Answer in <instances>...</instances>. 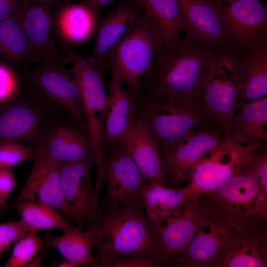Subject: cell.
Returning a JSON list of instances; mask_svg holds the SVG:
<instances>
[{
  "instance_id": "1",
  "label": "cell",
  "mask_w": 267,
  "mask_h": 267,
  "mask_svg": "<svg viewBox=\"0 0 267 267\" xmlns=\"http://www.w3.org/2000/svg\"><path fill=\"white\" fill-rule=\"evenodd\" d=\"M215 47L185 37L162 44L141 80L143 93L162 91L179 96H200L210 69L219 53Z\"/></svg>"
},
{
  "instance_id": "2",
  "label": "cell",
  "mask_w": 267,
  "mask_h": 267,
  "mask_svg": "<svg viewBox=\"0 0 267 267\" xmlns=\"http://www.w3.org/2000/svg\"><path fill=\"white\" fill-rule=\"evenodd\" d=\"M85 232L96 250L93 263L144 253L159 256V236L143 204L98 207Z\"/></svg>"
},
{
  "instance_id": "3",
  "label": "cell",
  "mask_w": 267,
  "mask_h": 267,
  "mask_svg": "<svg viewBox=\"0 0 267 267\" xmlns=\"http://www.w3.org/2000/svg\"><path fill=\"white\" fill-rule=\"evenodd\" d=\"M134 107V119L146 125L160 153L175 146L192 130L214 126L208 117L200 96H179L159 91L149 92L137 98Z\"/></svg>"
},
{
  "instance_id": "4",
  "label": "cell",
  "mask_w": 267,
  "mask_h": 267,
  "mask_svg": "<svg viewBox=\"0 0 267 267\" xmlns=\"http://www.w3.org/2000/svg\"><path fill=\"white\" fill-rule=\"evenodd\" d=\"M200 198L209 212L232 231L267 225V192L244 168Z\"/></svg>"
},
{
  "instance_id": "5",
  "label": "cell",
  "mask_w": 267,
  "mask_h": 267,
  "mask_svg": "<svg viewBox=\"0 0 267 267\" xmlns=\"http://www.w3.org/2000/svg\"><path fill=\"white\" fill-rule=\"evenodd\" d=\"M69 117L61 107L25 81L20 95L0 106V142L16 141L35 148L55 124Z\"/></svg>"
},
{
  "instance_id": "6",
  "label": "cell",
  "mask_w": 267,
  "mask_h": 267,
  "mask_svg": "<svg viewBox=\"0 0 267 267\" xmlns=\"http://www.w3.org/2000/svg\"><path fill=\"white\" fill-rule=\"evenodd\" d=\"M61 46L72 64L71 69L79 90L81 111L87 125L88 134L93 148L97 168L95 189L100 191L104 184L102 166L104 122L109 102L104 81L105 71L79 54L73 45L63 44Z\"/></svg>"
},
{
  "instance_id": "7",
  "label": "cell",
  "mask_w": 267,
  "mask_h": 267,
  "mask_svg": "<svg viewBox=\"0 0 267 267\" xmlns=\"http://www.w3.org/2000/svg\"><path fill=\"white\" fill-rule=\"evenodd\" d=\"M162 44L144 12L142 20L106 55V63L111 69V75L126 83L128 89L136 98L142 94L141 80L150 69Z\"/></svg>"
},
{
  "instance_id": "8",
  "label": "cell",
  "mask_w": 267,
  "mask_h": 267,
  "mask_svg": "<svg viewBox=\"0 0 267 267\" xmlns=\"http://www.w3.org/2000/svg\"><path fill=\"white\" fill-rule=\"evenodd\" d=\"M67 56L57 53L55 47L45 53L38 66L22 74L24 80L61 107L88 134L87 125L82 114L79 90Z\"/></svg>"
},
{
  "instance_id": "9",
  "label": "cell",
  "mask_w": 267,
  "mask_h": 267,
  "mask_svg": "<svg viewBox=\"0 0 267 267\" xmlns=\"http://www.w3.org/2000/svg\"><path fill=\"white\" fill-rule=\"evenodd\" d=\"M241 79L235 54L220 52L213 63L200 98L209 119L225 135L238 103Z\"/></svg>"
},
{
  "instance_id": "10",
  "label": "cell",
  "mask_w": 267,
  "mask_h": 267,
  "mask_svg": "<svg viewBox=\"0 0 267 267\" xmlns=\"http://www.w3.org/2000/svg\"><path fill=\"white\" fill-rule=\"evenodd\" d=\"M57 164L64 215L78 227L87 226L98 207L90 181V173L95 165L94 155L91 154L77 161Z\"/></svg>"
},
{
  "instance_id": "11",
  "label": "cell",
  "mask_w": 267,
  "mask_h": 267,
  "mask_svg": "<svg viewBox=\"0 0 267 267\" xmlns=\"http://www.w3.org/2000/svg\"><path fill=\"white\" fill-rule=\"evenodd\" d=\"M225 137L224 132L219 127L202 126L190 131L174 147L160 152L167 182L180 185L189 181L196 166Z\"/></svg>"
},
{
  "instance_id": "12",
  "label": "cell",
  "mask_w": 267,
  "mask_h": 267,
  "mask_svg": "<svg viewBox=\"0 0 267 267\" xmlns=\"http://www.w3.org/2000/svg\"><path fill=\"white\" fill-rule=\"evenodd\" d=\"M102 175L106 193L101 206L142 204L141 192L147 180L120 142L104 150Z\"/></svg>"
},
{
  "instance_id": "13",
  "label": "cell",
  "mask_w": 267,
  "mask_h": 267,
  "mask_svg": "<svg viewBox=\"0 0 267 267\" xmlns=\"http://www.w3.org/2000/svg\"><path fill=\"white\" fill-rule=\"evenodd\" d=\"M262 145H241L225 137L196 166L188 183L198 195L214 191L240 172Z\"/></svg>"
},
{
  "instance_id": "14",
  "label": "cell",
  "mask_w": 267,
  "mask_h": 267,
  "mask_svg": "<svg viewBox=\"0 0 267 267\" xmlns=\"http://www.w3.org/2000/svg\"><path fill=\"white\" fill-rule=\"evenodd\" d=\"M178 1L185 38L211 45L222 52H236L219 4L213 0Z\"/></svg>"
},
{
  "instance_id": "15",
  "label": "cell",
  "mask_w": 267,
  "mask_h": 267,
  "mask_svg": "<svg viewBox=\"0 0 267 267\" xmlns=\"http://www.w3.org/2000/svg\"><path fill=\"white\" fill-rule=\"evenodd\" d=\"M221 10L236 53L267 44V7L260 0H237Z\"/></svg>"
},
{
  "instance_id": "16",
  "label": "cell",
  "mask_w": 267,
  "mask_h": 267,
  "mask_svg": "<svg viewBox=\"0 0 267 267\" xmlns=\"http://www.w3.org/2000/svg\"><path fill=\"white\" fill-rule=\"evenodd\" d=\"M208 213L198 195L164 221L158 235L159 256L166 265H169L185 251Z\"/></svg>"
},
{
  "instance_id": "17",
  "label": "cell",
  "mask_w": 267,
  "mask_h": 267,
  "mask_svg": "<svg viewBox=\"0 0 267 267\" xmlns=\"http://www.w3.org/2000/svg\"><path fill=\"white\" fill-rule=\"evenodd\" d=\"M65 0H23L19 11L21 26L30 44L33 64L55 47V17Z\"/></svg>"
},
{
  "instance_id": "18",
  "label": "cell",
  "mask_w": 267,
  "mask_h": 267,
  "mask_svg": "<svg viewBox=\"0 0 267 267\" xmlns=\"http://www.w3.org/2000/svg\"><path fill=\"white\" fill-rule=\"evenodd\" d=\"M35 149L36 155L56 163L73 162L94 154L88 134L71 117L55 124Z\"/></svg>"
},
{
  "instance_id": "19",
  "label": "cell",
  "mask_w": 267,
  "mask_h": 267,
  "mask_svg": "<svg viewBox=\"0 0 267 267\" xmlns=\"http://www.w3.org/2000/svg\"><path fill=\"white\" fill-rule=\"evenodd\" d=\"M144 12L134 0L119 3L100 18L95 34L93 49L89 60L105 71L106 56L109 50L143 18Z\"/></svg>"
},
{
  "instance_id": "20",
  "label": "cell",
  "mask_w": 267,
  "mask_h": 267,
  "mask_svg": "<svg viewBox=\"0 0 267 267\" xmlns=\"http://www.w3.org/2000/svg\"><path fill=\"white\" fill-rule=\"evenodd\" d=\"M232 231L209 212L185 251L169 266L211 267Z\"/></svg>"
},
{
  "instance_id": "21",
  "label": "cell",
  "mask_w": 267,
  "mask_h": 267,
  "mask_svg": "<svg viewBox=\"0 0 267 267\" xmlns=\"http://www.w3.org/2000/svg\"><path fill=\"white\" fill-rule=\"evenodd\" d=\"M267 267V225L232 231L211 267Z\"/></svg>"
},
{
  "instance_id": "22",
  "label": "cell",
  "mask_w": 267,
  "mask_h": 267,
  "mask_svg": "<svg viewBox=\"0 0 267 267\" xmlns=\"http://www.w3.org/2000/svg\"><path fill=\"white\" fill-rule=\"evenodd\" d=\"M118 142L127 151L148 182L166 185L159 147L142 121L133 119Z\"/></svg>"
},
{
  "instance_id": "23",
  "label": "cell",
  "mask_w": 267,
  "mask_h": 267,
  "mask_svg": "<svg viewBox=\"0 0 267 267\" xmlns=\"http://www.w3.org/2000/svg\"><path fill=\"white\" fill-rule=\"evenodd\" d=\"M100 18L99 12L85 2L65 0L56 15L54 37L60 44L86 43L95 36Z\"/></svg>"
},
{
  "instance_id": "24",
  "label": "cell",
  "mask_w": 267,
  "mask_h": 267,
  "mask_svg": "<svg viewBox=\"0 0 267 267\" xmlns=\"http://www.w3.org/2000/svg\"><path fill=\"white\" fill-rule=\"evenodd\" d=\"M23 201L42 203L65 213L56 163L36 155L31 172L23 187L11 204Z\"/></svg>"
},
{
  "instance_id": "25",
  "label": "cell",
  "mask_w": 267,
  "mask_h": 267,
  "mask_svg": "<svg viewBox=\"0 0 267 267\" xmlns=\"http://www.w3.org/2000/svg\"><path fill=\"white\" fill-rule=\"evenodd\" d=\"M226 137L241 145L267 144V96L238 103Z\"/></svg>"
},
{
  "instance_id": "26",
  "label": "cell",
  "mask_w": 267,
  "mask_h": 267,
  "mask_svg": "<svg viewBox=\"0 0 267 267\" xmlns=\"http://www.w3.org/2000/svg\"><path fill=\"white\" fill-rule=\"evenodd\" d=\"M198 195L189 183L183 188L175 189L159 183L147 182L141 192L145 214L158 235L166 218L178 212Z\"/></svg>"
},
{
  "instance_id": "27",
  "label": "cell",
  "mask_w": 267,
  "mask_h": 267,
  "mask_svg": "<svg viewBox=\"0 0 267 267\" xmlns=\"http://www.w3.org/2000/svg\"><path fill=\"white\" fill-rule=\"evenodd\" d=\"M122 82L111 75L109 83V106L104 122L103 151L118 142L134 119L135 97Z\"/></svg>"
},
{
  "instance_id": "28",
  "label": "cell",
  "mask_w": 267,
  "mask_h": 267,
  "mask_svg": "<svg viewBox=\"0 0 267 267\" xmlns=\"http://www.w3.org/2000/svg\"><path fill=\"white\" fill-rule=\"evenodd\" d=\"M236 56L241 79L238 103L267 96V44L238 52Z\"/></svg>"
},
{
  "instance_id": "29",
  "label": "cell",
  "mask_w": 267,
  "mask_h": 267,
  "mask_svg": "<svg viewBox=\"0 0 267 267\" xmlns=\"http://www.w3.org/2000/svg\"><path fill=\"white\" fill-rule=\"evenodd\" d=\"M150 19L162 44L179 40L183 19L178 0H134Z\"/></svg>"
},
{
  "instance_id": "30",
  "label": "cell",
  "mask_w": 267,
  "mask_h": 267,
  "mask_svg": "<svg viewBox=\"0 0 267 267\" xmlns=\"http://www.w3.org/2000/svg\"><path fill=\"white\" fill-rule=\"evenodd\" d=\"M19 11L0 21V59L27 70L33 64L32 52L21 26Z\"/></svg>"
},
{
  "instance_id": "31",
  "label": "cell",
  "mask_w": 267,
  "mask_h": 267,
  "mask_svg": "<svg viewBox=\"0 0 267 267\" xmlns=\"http://www.w3.org/2000/svg\"><path fill=\"white\" fill-rule=\"evenodd\" d=\"M17 210L24 223L31 231L56 229L63 233L69 232L78 226L66 220L57 209L48 205L32 201H23L7 205L5 211Z\"/></svg>"
},
{
  "instance_id": "32",
  "label": "cell",
  "mask_w": 267,
  "mask_h": 267,
  "mask_svg": "<svg viewBox=\"0 0 267 267\" xmlns=\"http://www.w3.org/2000/svg\"><path fill=\"white\" fill-rule=\"evenodd\" d=\"M43 239L46 245L55 248L64 259L76 267H91L94 260L91 253L93 245L89 236L81 228L77 227L59 236L45 234Z\"/></svg>"
},
{
  "instance_id": "33",
  "label": "cell",
  "mask_w": 267,
  "mask_h": 267,
  "mask_svg": "<svg viewBox=\"0 0 267 267\" xmlns=\"http://www.w3.org/2000/svg\"><path fill=\"white\" fill-rule=\"evenodd\" d=\"M45 243L37 234L30 231L15 243L4 267H25L30 264L35 256L44 248Z\"/></svg>"
},
{
  "instance_id": "34",
  "label": "cell",
  "mask_w": 267,
  "mask_h": 267,
  "mask_svg": "<svg viewBox=\"0 0 267 267\" xmlns=\"http://www.w3.org/2000/svg\"><path fill=\"white\" fill-rule=\"evenodd\" d=\"M24 84L23 76L16 68L0 59V106L16 99L22 91Z\"/></svg>"
},
{
  "instance_id": "35",
  "label": "cell",
  "mask_w": 267,
  "mask_h": 267,
  "mask_svg": "<svg viewBox=\"0 0 267 267\" xmlns=\"http://www.w3.org/2000/svg\"><path fill=\"white\" fill-rule=\"evenodd\" d=\"M36 151L32 146L16 141L0 142V169L13 168L27 160H34Z\"/></svg>"
},
{
  "instance_id": "36",
  "label": "cell",
  "mask_w": 267,
  "mask_h": 267,
  "mask_svg": "<svg viewBox=\"0 0 267 267\" xmlns=\"http://www.w3.org/2000/svg\"><path fill=\"white\" fill-rule=\"evenodd\" d=\"M166 266L157 253H144L94 262L93 267H159Z\"/></svg>"
},
{
  "instance_id": "37",
  "label": "cell",
  "mask_w": 267,
  "mask_h": 267,
  "mask_svg": "<svg viewBox=\"0 0 267 267\" xmlns=\"http://www.w3.org/2000/svg\"><path fill=\"white\" fill-rule=\"evenodd\" d=\"M244 169L267 192V144L258 147L253 154Z\"/></svg>"
},
{
  "instance_id": "38",
  "label": "cell",
  "mask_w": 267,
  "mask_h": 267,
  "mask_svg": "<svg viewBox=\"0 0 267 267\" xmlns=\"http://www.w3.org/2000/svg\"><path fill=\"white\" fill-rule=\"evenodd\" d=\"M30 231V228L21 220L0 223V256Z\"/></svg>"
},
{
  "instance_id": "39",
  "label": "cell",
  "mask_w": 267,
  "mask_h": 267,
  "mask_svg": "<svg viewBox=\"0 0 267 267\" xmlns=\"http://www.w3.org/2000/svg\"><path fill=\"white\" fill-rule=\"evenodd\" d=\"M15 184L13 168L0 169V214L5 211L7 200Z\"/></svg>"
},
{
  "instance_id": "40",
  "label": "cell",
  "mask_w": 267,
  "mask_h": 267,
  "mask_svg": "<svg viewBox=\"0 0 267 267\" xmlns=\"http://www.w3.org/2000/svg\"><path fill=\"white\" fill-rule=\"evenodd\" d=\"M23 0L0 1V21L16 14L22 6Z\"/></svg>"
},
{
  "instance_id": "41",
  "label": "cell",
  "mask_w": 267,
  "mask_h": 267,
  "mask_svg": "<svg viewBox=\"0 0 267 267\" xmlns=\"http://www.w3.org/2000/svg\"><path fill=\"white\" fill-rule=\"evenodd\" d=\"M116 0H81L98 12L109 3Z\"/></svg>"
},
{
  "instance_id": "42",
  "label": "cell",
  "mask_w": 267,
  "mask_h": 267,
  "mask_svg": "<svg viewBox=\"0 0 267 267\" xmlns=\"http://www.w3.org/2000/svg\"><path fill=\"white\" fill-rule=\"evenodd\" d=\"M53 266L57 267H76L73 263L66 259H64L59 264H54Z\"/></svg>"
},
{
  "instance_id": "43",
  "label": "cell",
  "mask_w": 267,
  "mask_h": 267,
  "mask_svg": "<svg viewBox=\"0 0 267 267\" xmlns=\"http://www.w3.org/2000/svg\"><path fill=\"white\" fill-rule=\"evenodd\" d=\"M214 0L215 2H216V3H218V2L221 1H223V0L229 1L234 2V1H237V0Z\"/></svg>"
},
{
  "instance_id": "44",
  "label": "cell",
  "mask_w": 267,
  "mask_h": 267,
  "mask_svg": "<svg viewBox=\"0 0 267 267\" xmlns=\"http://www.w3.org/2000/svg\"></svg>"
}]
</instances>
